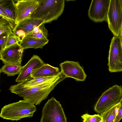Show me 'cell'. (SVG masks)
<instances>
[{"label":"cell","instance_id":"obj_1","mask_svg":"<svg viewBox=\"0 0 122 122\" xmlns=\"http://www.w3.org/2000/svg\"><path fill=\"white\" fill-rule=\"evenodd\" d=\"M67 77L61 71L54 79L40 85L32 87H25L19 83L11 86L9 89L11 93L23 98L35 105H39L46 99L51 92L59 82Z\"/></svg>","mask_w":122,"mask_h":122},{"label":"cell","instance_id":"obj_2","mask_svg":"<svg viewBox=\"0 0 122 122\" xmlns=\"http://www.w3.org/2000/svg\"><path fill=\"white\" fill-rule=\"evenodd\" d=\"M36 108L33 103L24 100H20L4 106L1 110L0 117L12 121L20 120L32 117Z\"/></svg>","mask_w":122,"mask_h":122},{"label":"cell","instance_id":"obj_3","mask_svg":"<svg viewBox=\"0 0 122 122\" xmlns=\"http://www.w3.org/2000/svg\"><path fill=\"white\" fill-rule=\"evenodd\" d=\"M39 5L31 16L41 20L45 23L57 20L63 13L64 0H39Z\"/></svg>","mask_w":122,"mask_h":122},{"label":"cell","instance_id":"obj_4","mask_svg":"<svg viewBox=\"0 0 122 122\" xmlns=\"http://www.w3.org/2000/svg\"><path fill=\"white\" fill-rule=\"evenodd\" d=\"M122 97V87L115 85L102 94L94 107L95 112L101 114L119 102Z\"/></svg>","mask_w":122,"mask_h":122},{"label":"cell","instance_id":"obj_5","mask_svg":"<svg viewBox=\"0 0 122 122\" xmlns=\"http://www.w3.org/2000/svg\"><path fill=\"white\" fill-rule=\"evenodd\" d=\"M40 122H67L61 105L54 97L44 105Z\"/></svg>","mask_w":122,"mask_h":122},{"label":"cell","instance_id":"obj_6","mask_svg":"<svg viewBox=\"0 0 122 122\" xmlns=\"http://www.w3.org/2000/svg\"><path fill=\"white\" fill-rule=\"evenodd\" d=\"M108 59V69L111 72L122 71V45L120 36H114L110 45Z\"/></svg>","mask_w":122,"mask_h":122},{"label":"cell","instance_id":"obj_7","mask_svg":"<svg viewBox=\"0 0 122 122\" xmlns=\"http://www.w3.org/2000/svg\"><path fill=\"white\" fill-rule=\"evenodd\" d=\"M107 21L114 36H120L122 28V11L119 0H110Z\"/></svg>","mask_w":122,"mask_h":122},{"label":"cell","instance_id":"obj_8","mask_svg":"<svg viewBox=\"0 0 122 122\" xmlns=\"http://www.w3.org/2000/svg\"><path fill=\"white\" fill-rule=\"evenodd\" d=\"M110 0H92L88 12L90 19L96 22L107 21Z\"/></svg>","mask_w":122,"mask_h":122},{"label":"cell","instance_id":"obj_9","mask_svg":"<svg viewBox=\"0 0 122 122\" xmlns=\"http://www.w3.org/2000/svg\"><path fill=\"white\" fill-rule=\"evenodd\" d=\"M39 5V0H18L15 3V25L30 17Z\"/></svg>","mask_w":122,"mask_h":122},{"label":"cell","instance_id":"obj_10","mask_svg":"<svg viewBox=\"0 0 122 122\" xmlns=\"http://www.w3.org/2000/svg\"><path fill=\"white\" fill-rule=\"evenodd\" d=\"M23 51L19 43H16L0 51V59L4 64L21 65Z\"/></svg>","mask_w":122,"mask_h":122},{"label":"cell","instance_id":"obj_11","mask_svg":"<svg viewBox=\"0 0 122 122\" xmlns=\"http://www.w3.org/2000/svg\"><path fill=\"white\" fill-rule=\"evenodd\" d=\"M59 65L61 71L67 77L72 78L77 81H84L85 80L87 75L78 62L66 61Z\"/></svg>","mask_w":122,"mask_h":122},{"label":"cell","instance_id":"obj_12","mask_svg":"<svg viewBox=\"0 0 122 122\" xmlns=\"http://www.w3.org/2000/svg\"><path fill=\"white\" fill-rule=\"evenodd\" d=\"M43 23H44L43 20L30 16L16 25L13 31L21 41L26 34L32 31L35 27Z\"/></svg>","mask_w":122,"mask_h":122},{"label":"cell","instance_id":"obj_13","mask_svg":"<svg viewBox=\"0 0 122 122\" xmlns=\"http://www.w3.org/2000/svg\"><path fill=\"white\" fill-rule=\"evenodd\" d=\"M45 64L38 56L33 55L27 63L22 66L20 74L15 80L18 83L21 82L31 77L33 71L41 67Z\"/></svg>","mask_w":122,"mask_h":122},{"label":"cell","instance_id":"obj_14","mask_svg":"<svg viewBox=\"0 0 122 122\" xmlns=\"http://www.w3.org/2000/svg\"><path fill=\"white\" fill-rule=\"evenodd\" d=\"M15 3L14 0H0V15L1 17L15 24Z\"/></svg>","mask_w":122,"mask_h":122},{"label":"cell","instance_id":"obj_15","mask_svg":"<svg viewBox=\"0 0 122 122\" xmlns=\"http://www.w3.org/2000/svg\"><path fill=\"white\" fill-rule=\"evenodd\" d=\"M49 41L48 39H39L25 36L19 44L24 50L30 48L42 49Z\"/></svg>","mask_w":122,"mask_h":122},{"label":"cell","instance_id":"obj_16","mask_svg":"<svg viewBox=\"0 0 122 122\" xmlns=\"http://www.w3.org/2000/svg\"><path fill=\"white\" fill-rule=\"evenodd\" d=\"M60 71L59 68L45 63L41 67L34 71L31 76L33 77L54 76L57 75Z\"/></svg>","mask_w":122,"mask_h":122},{"label":"cell","instance_id":"obj_17","mask_svg":"<svg viewBox=\"0 0 122 122\" xmlns=\"http://www.w3.org/2000/svg\"><path fill=\"white\" fill-rule=\"evenodd\" d=\"M60 73L57 75L54 76L36 77H31L24 81L19 83L25 87H32L38 86L54 79L58 76Z\"/></svg>","mask_w":122,"mask_h":122},{"label":"cell","instance_id":"obj_18","mask_svg":"<svg viewBox=\"0 0 122 122\" xmlns=\"http://www.w3.org/2000/svg\"><path fill=\"white\" fill-rule=\"evenodd\" d=\"M120 106V102L100 114L102 122H114L117 115Z\"/></svg>","mask_w":122,"mask_h":122},{"label":"cell","instance_id":"obj_19","mask_svg":"<svg viewBox=\"0 0 122 122\" xmlns=\"http://www.w3.org/2000/svg\"><path fill=\"white\" fill-rule=\"evenodd\" d=\"M44 23L36 27L25 36L39 39H48L47 30L45 26Z\"/></svg>","mask_w":122,"mask_h":122},{"label":"cell","instance_id":"obj_20","mask_svg":"<svg viewBox=\"0 0 122 122\" xmlns=\"http://www.w3.org/2000/svg\"><path fill=\"white\" fill-rule=\"evenodd\" d=\"M22 66L21 65L6 64L0 69V73H3L8 76H14L20 74Z\"/></svg>","mask_w":122,"mask_h":122},{"label":"cell","instance_id":"obj_21","mask_svg":"<svg viewBox=\"0 0 122 122\" xmlns=\"http://www.w3.org/2000/svg\"><path fill=\"white\" fill-rule=\"evenodd\" d=\"M15 25L0 17V35L5 33H8L13 30Z\"/></svg>","mask_w":122,"mask_h":122},{"label":"cell","instance_id":"obj_22","mask_svg":"<svg viewBox=\"0 0 122 122\" xmlns=\"http://www.w3.org/2000/svg\"><path fill=\"white\" fill-rule=\"evenodd\" d=\"M81 117L83 122H102V117L99 114L91 115L86 113L82 115Z\"/></svg>","mask_w":122,"mask_h":122},{"label":"cell","instance_id":"obj_23","mask_svg":"<svg viewBox=\"0 0 122 122\" xmlns=\"http://www.w3.org/2000/svg\"><path fill=\"white\" fill-rule=\"evenodd\" d=\"M19 38L14 33L13 30L8 34L5 48L20 41Z\"/></svg>","mask_w":122,"mask_h":122},{"label":"cell","instance_id":"obj_24","mask_svg":"<svg viewBox=\"0 0 122 122\" xmlns=\"http://www.w3.org/2000/svg\"><path fill=\"white\" fill-rule=\"evenodd\" d=\"M8 33H5L0 35V51L5 48Z\"/></svg>","mask_w":122,"mask_h":122},{"label":"cell","instance_id":"obj_25","mask_svg":"<svg viewBox=\"0 0 122 122\" xmlns=\"http://www.w3.org/2000/svg\"><path fill=\"white\" fill-rule=\"evenodd\" d=\"M119 102L120 106L118 114L114 122H119L122 118V97Z\"/></svg>","mask_w":122,"mask_h":122},{"label":"cell","instance_id":"obj_26","mask_svg":"<svg viewBox=\"0 0 122 122\" xmlns=\"http://www.w3.org/2000/svg\"><path fill=\"white\" fill-rule=\"evenodd\" d=\"M120 3V4L121 9L122 11V0H119Z\"/></svg>","mask_w":122,"mask_h":122},{"label":"cell","instance_id":"obj_27","mask_svg":"<svg viewBox=\"0 0 122 122\" xmlns=\"http://www.w3.org/2000/svg\"><path fill=\"white\" fill-rule=\"evenodd\" d=\"M120 37L122 38V28L121 30Z\"/></svg>","mask_w":122,"mask_h":122},{"label":"cell","instance_id":"obj_28","mask_svg":"<svg viewBox=\"0 0 122 122\" xmlns=\"http://www.w3.org/2000/svg\"><path fill=\"white\" fill-rule=\"evenodd\" d=\"M121 41H122V38H121Z\"/></svg>","mask_w":122,"mask_h":122},{"label":"cell","instance_id":"obj_29","mask_svg":"<svg viewBox=\"0 0 122 122\" xmlns=\"http://www.w3.org/2000/svg\"></svg>","mask_w":122,"mask_h":122}]
</instances>
